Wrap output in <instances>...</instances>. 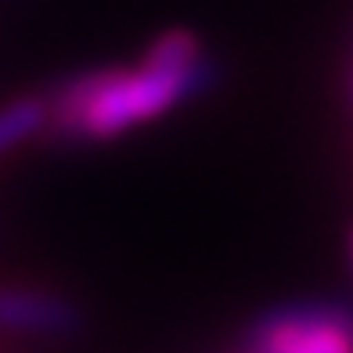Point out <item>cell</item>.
I'll use <instances>...</instances> for the list:
<instances>
[{"mask_svg": "<svg viewBox=\"0 0 353 353\" xmlns=\"http://www.w3.org/2000/svg\"><path fill=\"white\" fill-rule=\"evenodd\" d=\"M202 58H210V54H205L199 33H191V29H166V33H159L148 43L141 65L159 69V72H188V69H195Z\"/></svg>", "mask_w": 353, "mask_h": 353, "instance_id": "5", "label": "cell"}, {"mask_svg": "<svg viewBox=\"0 0 353 353\" xmlns=\"http://www.w3.org/2000/svg\"><path fill=\"white\" fill-rule=\"evenodd\" d=\"M350 263H353V234H350Z\"/></svg>", "mask_w": 353, "mask_h": 353, "instance_id": "7", "label": "cell"}, {"mask_svg": "<svg viewBox=\"0 0 353 353\" xmlns=\"http://www.w3.org/2000/svg\"><path fill=\"white\" fill-rule=\"evenodd\" d=\"M245 353H353V307L292 303L252 321Z\"/></svg>", "mask_w": 353, "mask_h": 353, "instance_id": "2", "label": "cell"}, {"mask_svg": "<svg viewBox=\"0 0 353 353\" xmlns=\"http://www.w3.org/2000/svg\"><path fill=\"white\" fill-rule=\"evenodd\" d=\"M216 83L220 65L213 58H202L188 72L144 65L79 72L47 94V134L58 141H108L181 108Z\"/></svg>", "mask_w": 353, "mask_h": 353, "instance_id": "1", "label": "cell"}, {"mask_svg": "<svg viewBox=\"0 0 353 353\" xmlns=\"http://www.w3.org/2000/svg\"><path fill=\"white\" fill-rule=\"evenodd\" d=\"M87 328L83 307L43 285H0V332L26 339H72Z\"/></svg>", "mask_w": 353, "mask_h": 353, "instance_id": "3", "label": "cell"}, {"mask_svg": "<svg viewBox=\"0 0 353 353\" xmlns=\"http://www.w3.org/2000/svg\"><path fill=\"white\" fill-rule=\"evenodd\" d=\"M47 134V94H26L0 105V155Z\"/></svg>", "mask_w": 353, "mask_h": 353, "instance_id": "4", "label": "cell"}, {"mask_svg": "<svg viewBox=\"0 0 353 353\" xmlns=\"http://www.w3.org/2000/svg\"><path fill=\"white\" fill-rule=\"evenodd\" d=\"M346 83H350V101H353V58H350V76H346Z\"/></svg>", "mask_w": 353, "mask_h": 353, "instance_id": "6", "label": "cell"}]
</instances>
